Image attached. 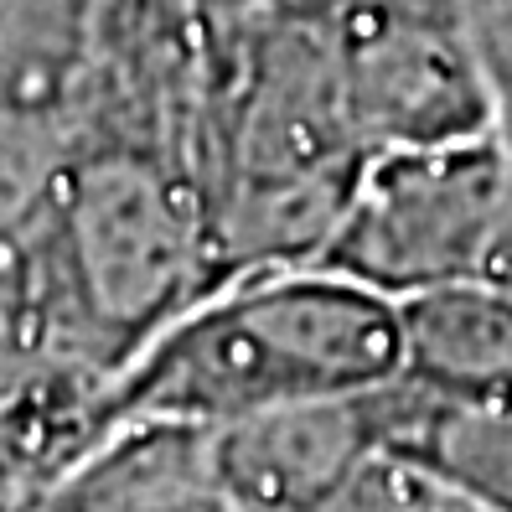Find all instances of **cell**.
<instances>
[{"mask_svg":"<svg viewBox=\"0 0 512 512\" xmlns=\"http://www.w3.org/2000/svg\"><path fill=\"white\" fill-rule=\"evenodd\" d=\"M202 26V192L233 280L316 264L373 156L321 0L202 16Z\"/></svg>","mask_w":512,"mask_h":512,"instance_id":"cell-1","label":"cell"},{"mask_svg":"<svg viewBox=\"0 0 512 512\" xmlns=\"http://www.w3.org/2000/svg\"><path fill=\"white\" fill-rule=\"evenodd\" d=\"M394 378H404L399 300L326 264L254 269L135 352L109 388V430H218L269 409L368 394Z\"/></svg>","mask_w":512,"mask_h":512,"instance_id":"cell-2","label":"cell"},{"mask_svg":"<svg viewBox=\"0 0 512 512\" xmlns=\"http://www.w3.org/2000/svg\"><path fill=\"white\" fill-rule=\"evenodd\" d=\"M6 259L52 337L114 378L233 280L202 182L140 150H78L52 213Z\"/></svg>","mask_w":512,"mask_h":512,"instance_id":"cell-3","label":"cell"},{"mask_svg":"<svg viewBox=\"0 0 512 512\" xmlns=\"http://www.w3.org/2000/svg\"><path fill=\"white\" fill-rule=\"evenodd\" d=\"M507 176L512 150L502 125L466 140L378 150L316 264L388 300L456 280H487Z\"/></svg>","mask_w":512,"mask_h":512,"instance_id":"cell-4","label":"cell"},{"mask_svg":"<svg viewBox=\"0 0 512 512\" xmlns=\"http://www.w3.org/2000/svg\"><path fill=\"white\" fill-rule=\"evenodd\" d=\"M63 109L78 150H140L202 182L207 26L197 0H83Z\"/></svg>","mask_w":512,"mask_h":512,"instance_id":"cell-5","label":"cell"},{"mask_svg":"<svg viewBox=\"0 0 512 512\" xmlns=\"http://www.w3.org/2000/svg\"><path fill=\"white\" fill-rule=\"evenodd\" d=\"M388 388V383H383ZM383 388L202 430V476L228 512H321L383 456Z\"/></svg>","mask_w":512,"mask_h":512,"instance_id":"cell-6","label":"cell"},{"mask_svg":"<svg viewBox=\"0 0 512 512\" xmlns=\"http://www.w3.org/2000/svg\"><path fill=\"white\" fill-rule=\"evenodd\" d=\"M383 456L435 471L492 512H512V394H435L394 378L383 388Z\"/></svg>","mask_w":512,"mask_h":512,"instance_id":"cell-7","label":"cell"},{"mask_svg":"<svg viewBox=\"0 0 512 512\" xmlns=\"http://www.w3.org/2000/svg\"><path fill=\"white\" fill-rule=\"evenodd\" d=\"M404 378L435 394H512V290L456 280L399 300Z\"/></svg>","mask_w":512,"mask_h":512,"instance_id":"cell-8","label":"cell"},{"mask_svg":"<svg viewBox=\"0 0 512 512\" xmlns=\"http://www.w3.org/2000/svg\"><path fill=\"white\" fill-rule=\"evenodd\" d=\"M73 161L78 130L63 104L0 114V254L52 213Z\"/></svg>","mask_w":512,"mask_h":512,"instance_id":"cell-9","label":"cell"},{"mask_svg":"<svg viewBox=\"0 0 512 512\" xmlns=\"http://www.w3.org/2000/svg\"><path fill=\"white\" fill-rule=\"evenodd\" d=\"M83 0H0V114L63 104Z\"/></svg>","mask_w":512,"mask_h":512,"instance_id":"cell-10","label":"cell"},{"mask_svg":"<svg viewBox=\"0 0 512 512\" xmlns=\"http://www.w3.org/2000/svg\"><path fill=\"white\" fill-rule=\"evenodd\" d=\"M321 512H492V507L466 497L461 487H450V481H440L435 471L414 466V461L378 456Z\"/></svg>","mask_w":512,"mask_h":512,"instance_id":"cell-11","label":"cell"},{"mask_svg":"<svg viewBox=\"0 0 512 512\" xmlns=\"http://www.w3.org/2000/svg\"><path fill=\"white\" fill-rule=\"evenodd\" d=\"M466 11H471L481 63L492 73L502 119H512V0H466Z\"/></svg>","mask_w":512,"mask_h":512,"instance_id":"cell-12","label":"cell"},{"mask_svg":"<svg viewBox=\"0 0 512 512\" xmlns=\"http://www.w3.org/2000/svg\"><path fill=\"white\" fill-rule=\"evenodd\" d=\"M507 130V150H512V119H502ZM487 280L512 290V176H507V207H502V223H497V244H492V259H487Z\"/></svg>","mask_w":512,"mask_h":512,"instance_id":"cell-13","label":"cell"},{"mask_svg":"<svg viewBox=\"0 0 512 512\" xmlns=\"http://www.w3.org/2000/svg\"><path fill=\"white\" fill-rule=\"evenodd\" d=\"M249 6H280V0H197L202 16H228V11H249Z\"/></svg>","mask_w":512,"mask_h":512,"instance_id":"cell-14","label":"cell"}]
</instances>
